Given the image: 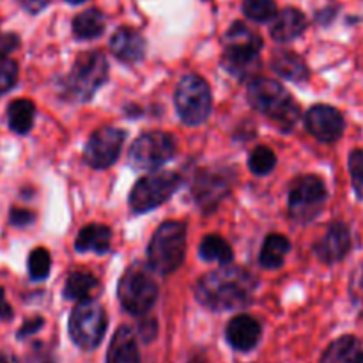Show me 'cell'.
Here are the masks:
<instances>
[{"mask_svg": "<svg viewBox=\"0 0 363 363\" xmlns=\"http://www.w3.org/2000/svg\"><path fill=\"white\" fill-rule=\"evenodd\" d=\"M262 335V328L257 319L252 315L241 314L229 321L225 328V339L236 351H252L259 344Z\"/></svg>", "mask_w": 363, "mask_h": 363, "instance_id": "16", "label": "cell"}, {"mask_svg": "<svg viewBox=\"0 0 363 363\" xmlns=\"http://www.w3.org/2000/svg\"><path fill=\"white\" fill-rule=\"evenodd\" d=\"M0 363H20L18 358L9 351H0Z\"/></svg>", "mask_w": 363, "mask_h": 363, "instance_id": "39", "label": "cell"}, {"mask_svg": "<svg viewBox=\"0 0 363 363\" xmlns=\"http://www.w3.org/2000/svg\"><path fill=\"white\" fill-rule=\"evenodd\" d=\"M360 353V342L353 335H344L330 344L323 354L321 363H357Z\"/></svg>", "mask_w": 363, "mask_h": 363, "instance_id": "23", "label": "cell"}, {"mask_svg": "<svg viewBox=\"0 0 363 363\" xmlns=\"http://www.w3.org/2000/svg\"><path fill=\"white\" fill-rule=\"evenodd\" d=\"M138 333H140V337L145 340V342H151V340L156 337V321H152V319H149V321H142L140 325H138Z\"/></svg>", "mask_w": 363, "mask_h": 363, "instance_id": "36", "label": "cell"}, {"mask_svg": "<svg viewBox=\"0 0 363 363\" xmlns=\"http://www.w3.org/2000/svg\"><path fill=\"white\" fill-rule=\"evenodd\" d=\"M233 186V174L227 169H204L195 176L194 199L202 211H215Z\"/></svg>", "mask_w": 363, "mask_h": 363, "instance_id": "13", "label": "cell"}, {"mask_svg": "<svg viewBox=\"0 0 363 363\" xmlns=\"http://www.w3.org/2000/svg\"><path fill=\"white\" fill-rule=\"evenodd\" d=\"M181 176L176 172H152L137 181L130 194L133 213H147L165 204L181 186Z\"/></svg>", "mask_w": 363, "mask_h": 363, "instance_id": "10", "label": "cell"}, {"mask_svg": "<svg viewBox=\"0 0 363 363\" xmlns=\"http://www.w3.org/2000/svg\"><path fill=\"white\" fill-rule=\"evenodd\" d=\"M176 138L165 131H145L138 135L128 151V163L135 170H156L174 158Z\"/></svg>", "mask_w": 363, "mask_h": 363, "instance_id": "9", "label": "cell"}, {"mask_svg": "<svg viewBox=\"0 0 363 363\" xmlns=\"http://www.w3.org/2000/svg\"><path fill=\"white\" fill-rule=\"evenodd\" d=\"M110 48L112 53L126 64H135L142 60L145 52V41L135 28L121 27L113 32L112 39H110Z\"/></svg>", "mask_w": 363, "mask_h": 363, "instance_id": "17", "label": "cell"}, {"mask_svg": "<svg viewBox=\"0 0 363 363\" xmlns=\"http://www.w3.org/2000/svg\"><path fill=\"white\" fill-rule=\"evenodd\" d=\"M243 13L250 20L266 23L277 16V4L273 0H243Z\"/></svg>", "mask_w": 363, "mask_h": 363, "instance_id": "29", "label": "cell"}, {"mask_svg": "<svg viewBox=\"0 0 363 363\" xmlns=\"http://www.w3.org/2000/svg\"><path fill=\"white\" fill-rule=\"evenodd\" d=\"M257 287V280L247 269L222 266L199 280L195 298L202 307L215 312L236 311L247 307Z\"/></svg>", "mask_w": 363, "mask_h": 363, "instance_id": "1", "label": "cell"}, {"mask_svg": "<svg viewBox=\"0 0 363 363\" xmlns=\"http://www.w3.org/2000/svg\"><path fill=\"white\" fill-rule=\"evenodd\" d=\"M106 326L108 319L105 308L91 298V300L78 301L77 307L73 308L67 332L74 346L84 351H92L101 344Z\"/></svg>", "mask_w": 363, "mask_h": 363, "instance_id": "7", "label": "cell"}, {"mask_svg": "<svg viewBox=\"0 0 363 363\" xmlns=\"http://www.w3.org/2000/svg\"><path fill=\"white\" fill-rule=\"evenodd\" d=\"M123 130L113 126H103L91 135L84 149V160L92 169H108L117 162L124 144Z\"/></svg>", "mask_w": 363, "mask_h": 363, "instance_id": "12", "label": "cell"}, {"mask_svg": "<svg viewBox=\"0 0 363 363\" xmlns=\"http://www.w3.org/2000/svg\"><path fill=\"white\" fill-rule=\"evenodd\" d=\"M21 4H23L25 9H28L30 13H38V11H41L43 7L48 4V0H21Z\"/></svg>", "mask_w": 363, "mask_h": 363, "instance_id": "38", "label": "cell"}, {"mask_svg": "<svg viewBox=\"0 0 363 363\" xmlns=\"http://www.w3.org/2000/svg\"><path fill=\"white\" fill-rule=\"evenodd\" d=\"M13 318V308L6 301V294H4V289L0 287V321H9Z\"/></svg>", "mask_w": 363, "mask_h": 363, "instance_id": "37", "label": "cell"}, {"mask_svg": "<svg viewBox=\"0 0 363 363\" xmlns=\"http://www.w3.org/2000/svg\"><path fill=\"white\" fill-rule=\"evenodd\" d=\"M112 243V230L106 225L91 223L78 233L74 248L78 252H96V254H106Z\"/></svg>", "mask_w": 363, "mask_h": 363, "instance_id": "20", "label": "cell"}, {"mask_svg": "<svg viewBox=\"0 0 363 363\" xmlns=\"http://www.w3.org/2000/svg\"><path fill=\"white\" fill-rule=\"evenodd\" d=\"M106 18L101 11L87 9L78 14L73 20V34L78 39H94L99 38L105 30Z\"/></svg>", "mask_w": 363, "mask_h": 363, "instance_id": "26", "label": "cell"}, {"mask_svg": "<svg viewBox=\"0 0 363 363\" xmlns=\"http://www.w3.org/2000/svg\"><path fill=\"white\" fill-rule=\"evenodd\" d=\"M117 294L124 311L131 315H144L158 300V284L145 266L133 264L121 277Z\"/></svg>", "mask_w": 363, "mask_h": 363, "instance_id": "6", "label": "cell"}, {"mask_svg": "<svg viewBox=\"0 0 363 363\" xmlns=\"http://www.w3.org/2000/svg\"><path fill=\"white\" fill-rule=\"evenodd\" d=\"M307 28V18L300 9L287 7L277 16L272 25V38L277 43H289L300 38Z\"/></svg>", "mask_w": 363, "mask_h": 363, "instance_id": "19", "label": "cell"}, {"mask_svg": "<svg viewBox=\"0 0 363 363\" xmlns=\"http://www.w3.org/2000/svg\"><path fill=\"white\" fill-rule=\"evenodd\" d=\"M18 82V64L13 59H0V96L16 85Z\"/></svg>", "mask_w": 363, "mask_h": 363, "instance_id": "31", "label": "cell"}, {"mask_svg": "<svg viewBox=\"0 0 363 363\" xmlns=\"http://www.w3.org/2000/svg\"><path fill=\"white\" fill-rule=\"evenodd\" d=\"M277 165V156L268 145H257L248 156V167L255 176H266Z\"/></svg>", "mask_w": 363, "mask_h": 363, "instance_id": "28", "label": "cell"}, {"mask_svg": "<svg viewBox=\"0 0 363 363\" xmlns=\"http://www.w3.org/2000/svg\"><path fill=\"white\" fill-rule=\"evenodd\" d=\"M52 257L46 248H35L28 255V275L32 280H45L50 275Z\"/></svg>", "mask_w": 363, "mask_h": 363, "instance_id": "30", "label": "cell"}, {"mask_svg": "<svg viewBox=\"0 0 363 363\" xmlns=\"http://www.w3.org/2000/svg\"><path fill=\"white\" fill-rule=\"evenodd\" d=\"M186 255V225L177 220L163 222L155 230L147 248L149 269L158 275H170L184 262Z\"/></svg>", "mask_w": 363, "mask_h": 363, "instance_id": "4", "label": "cell"}, {"mask_svg": "<svg viewBox=\"0 0 363 363\" xmlns=\"http://www.w3.org/2000/svg\"><path fill=\"white\" fill-rule=\"evenodd\" d=\"M106 363H142L137 335L130 326H119L106 353Z\"/></svg>", "mask_w": 363, "mask_h": 363, "instance_id": "18", "label": "cell"}, {"mask_svg": "<svg viewBox=\"0 0 363 363\" xmlns=\"http://www.w3.org/2000/svg\"><path fill=\"white\" fill-rule=\"evenodd\" d=\"M35 106L30 99H14L7 108V121L9 128L18 135H25L30 131L34 124Z\"/></svg>", "mask_w": 363, "mask_h": 363, "instance_id": "24", "label": "cell"}, {"mask_svg": "<svg viewBox=\"0 0 363 363\" xmlns=\"http://www.w3.org/2000/svg\"><path fill=\"white\" fill-rule=\"evenodd\" d=\"M350 174L353 188L358 197L363 201V151H353L350 156Z\"/></svg>", "mask_w": 363, "mask_h": 363, "instance_id": "32", "label": "cell"}, {"mask_svg": "<svg viewBox=\"0 0 363 363\" xmlns=\"http://www.w3.org/2000/svg\"><path fill=\"white\" fill-rule=\"evenodd\" d=\"M305 126L312 137L319 142L332 144L342 137L346 130V121L344 116L337 108L330 105H315L305 116Z\"/></svg>", "mask_w": 363, "mask_h": 363, "instance_id": "14", "label": "cell"}, {"mask_svg": "<svg viewBox=\"0 0 363 363\" xmlns=\"http://www.w3.org/2000/svg\"><path fill=\"white\" fill-rule=\"evenodd\" d=\"M272 69L291 82H305L308 78L307 64L294 52H275L272 59Z\"/></svg>", "mask_w": 363, "mask_h": 363, "instance_id": "21", "label": "cell"}, {"mask_svg": "<svg viewBox=\"0 0 363 363\" xmlns=\"http://www.w3.org/2000/svg\"><path fill=\"white\" fill-rule=\"evenodd\" d=\"M223 67L233 77L247 80L261 66L262 38L241 21H234L223 38Z\"/></svg>", "mask_w": 363, "mask_h": 363, "instance_id": "3", "label": "cell"}, {"mask_svg": "<svg viewBox=\"0 0 363 363\" xmlns=\"http://www.w3.org/2000/svg\"><path fill=\"white\" fill-rule=\"evenodd\" d=\"M176 108L186 126H201L211 113L213 99L208 82L199 74H186L176 89Z\"/></svg>", "mask_w": 363, "mask_h": 363, "instance_id": "8", "label": "cell"}, {"mask_svg": "<svg viewBox=\"0 0 363 363\" xmlns=\"http://www.w3.org/2000/svg\"><path fill=\"white\" fill-rule=\"evenodd\" d=\"M20 45V39L14 34H4L0 35V59H6L11 52L18 48Z\"/></svg>", "mask_w": 363, "mask_h": 363, "instance_id": "34", "label": "cell"}, {"mask_svg": "<svg viewBox=\"0 0 363 363\" xmlns=\"http://www.w3.org/2000/svg\"><path fill=\"white\" fill-rule=\"evenodd\" d=\"M248 101L257 112L264 113L280 131H291L300 119V106L279 82L272 78H252L248 84Z\"/></svg>", "mask_w": 363, "mask_h": 363, "instance_id": "2", "label": "cell"}, {"mask_svg": "<svg viewBox=\"0 0 363 363\" xmlns=\"http://www.w3.org/2000/svg\"><path fill=\"white\" fill-rule=\"evenodd\" d=\"M289 250L291 243L286 236H282V234H269L264 240V243H262L259 261H261L262 268L277 269L284 264Z\"/></svg>", "mask_w": 363, "mask_h": 363, "instance_id": "22", "label": "cell"}, {"mask_svg": "<svg viewBox=\"0 0 363 363\" xmlns=\"http://www.w3.org/2000/svg\"><path fill=\"white\" fill-rule=\"evenodd\" d=\"M357 363H363V353H360V357H358V360H357Z\"/></svg>", "mask_w": 363, "mask_h": 363, "instance_id": "41", "label": "cell"}, {"mask_svg": "<svg viewBox=\"0 0 363 363\" xmlns=\"http://www.w3.org/2000/svg\"><path fill=\"white\" fill-rule=\"evenodd\" d=\"M66 2H69V4H82V2H85V0H66Z\"/></svg>", "mask_w": 363, "mask_h": 363, "instance_id": "40", "label": "cell"}, {"mask_svg": "<svg viewBox=\"0 0 363 363\" xmlns=\"http://www.w3.org/2000/svg\"><path fill=\"white\" fill-rule=\"evenodd\" d=\"M325 202V181L311 174L301 176L289 190V216L298 223H308L321 213Z\"/></svg>", "mask_w": 363, "mask_h": 363, "instance_id": "11", "label": "cell"}, {"mask_svg": "<svg viewBox=\"0 0 363 363\" xmlns=\"http://www.w3.org/2000/svg\"><path fill=\"white\" fill-rule=\"evenodd\" d=\"M199 254L204 261L208 262H218V264L225 266L233 261L234 254L230 245L223 240L218 234H208L204 240L201 241V247H199Z\"/></svg>", "mask_w": 363, "mask_h": 363, "instance_id": "27", "label": "cell"}, {"mask_svg": "<svg viewBox=\"0 0 363 363\" xmlns=\"http://www.w3.org/2000/svg\"><path fill=\"white\" fill-rule=\"evenodd\" d=\"M96 287H98V280H96V277L92 275V273L74 272L67 277L66 284H64L62 294L66 300H91V294Z\"/></svg>", "mask_w": 363, "mask_h": 363, "instance_id": "25", "label": "cell"}, {"mask_svg": "<svg viewBox=\"0 0 363 363\" xmlns=\"http://www.w3.org/2000/svg\"><path fill=\"white\" fill-rule=\"evenodd\" d=\"M43 325H45L43 318L27 319V321L23 323V326L18 330V339H25V337H28V335H34L35 332H39V330L43 328Z\"/></svg>", "mask_w": 363, "mask_h": 363, "instance_id": "35", "label": "cell"}, {"mask_svg": "<svg viewBox=\"0 0 363 363\" xmlns=\"http://www.w3.org/2000/svg\"><path fill=\"white\" fill-rule=\"evenodd\" d=\"M34 218H35V215L34 213L28 211V209L14 208V209H11V213H9L11 225H16V227L28 225V223L34 222Z\"/></svg>", "mask_w": 363, "mask_h": 363, "instance_id": "33", "label": "cell"}, {"mask_svg": "<svg viewBox=\"0 0 363 363\" xmlns=\"http://www.w3.org/2000/svg\"><path fill=\"white\" fill-rule=\"evenodd\" d=\"M108 78V62L101 52H85L78 55L67 74L64 87L71 101H89Z\"/></svg>", "mask_w": 363, "mask_h": 363, "instance_id": "5", "label": "cell"}, {"mask_svg": "<svg viewBox=\"0 0 363 363\" xmlns=\"http://www.w3.org/2000/svg\"><path fill=\"white\" fill-rule=\"evenodd\" d=\"M350 250L351 233L347 225L340 222H333L314 247L315 255L325 264H335V262L342 261L350 254Z\"/></svg>", "mask_w": 363, "mask_h": 363, "instance_id": "15", "label": "cell"}]
</instances>
